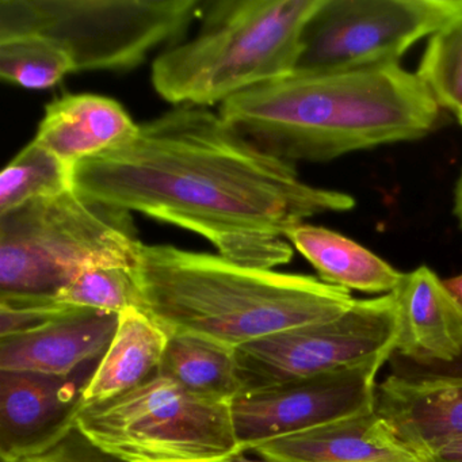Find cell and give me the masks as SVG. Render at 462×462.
Segmentation results:
<instances>
[{
    "mask_svg": "<svg viewBox=\"0 0 462 462\" xmlns=\"http://www.w3.org/2000/svg\"><path fill=\"white\" fill-rule=\"evenodd\" d=\"M71 182L88 199L201 235L218 255L255 269L291 261L285 234L305 218L356 207L350 194L302 182L294 164L256 147L220 115L186 105L72 167Z\"/></svg>",
    "mask_w": 462,
    "mask_h": 462,
    "instance_id": "1",
    "label": "cell"
},
{
    "mask_svg": "<svg viewBox=\"0 0 462 462\" xmlns=\"http://www.w3.org/2000/svg\"><path fill=\"white\" fill-rule=\"evenodd\" d=\"M439 112L418 74L385 64L293 72L232 97L218 115L264 152L294 164L421 139Z\"/></svg>",
    "mask_w": 462,
    "mask_h": 462,
    "instance_id": "2",
    "label": "cell"
},
{
    "mask_svg": "<svg viewBox=\"0 0 462 462\" xmlns=\"http://www.w3.org/2000/svg\"><path fill=\"white\" fill-rule=\"evenodd\" d=\"M131 274L134 307L167 334L199 335L235 348L331 320L356 301L320 278L242 266L218 254L167 245L143 243Z\"/></svg>",
    "mask_w": 462,
    "mask_h": 462,
    "instance_id": "3",
    "label": "cell"
},
{
    "mask_svg": "<svg viewBox=\"0 0 462 462\" xmlns=\"http://www.w3.org/2000/svg\"><path fill=\"white\" fill-rule=\"evenodd\" d=\"M321 0H208L196 37L172 44L151 72L172 105L207 107L293 74Z\"/></svg>",
    "mask_w": 462,
    "mask_h": 462,
    "instance_id": "4",
    "label": "cell"
},
{
    "mask_svg": "<svg viewBox=\"0 0 462 462\" xmlns=\"http://www.w3.org/2000/svg\"><path fill=\"white\" fill-rule=\"evenodd\" d=\"M143 243L132 212L74 188L0 215V294L56 297L93 267L134 269Z\"/></svg>",
    "mask_w": 462,
    "mask_h": 462,
    "instance_id": "5",
    "label": "cell"
},
{
    "mask_svg": "<svg viewBox=\"0 0 462 462\" xmlns=\"http://www.w3.org/2000/svg\"><path fill=\"white\" fill-rule=\"evenodd\" d=\"M231 402L194 396L155 373L115 399L80 405L74 426L121 462H223L243 453Z\"/></svg>",
    "mask_w": 462,
    "mask_h": 462,
    "instance_id": "6",
    "label": "cell"
},
{
    "mask_svg": "<svg viewBox=\"0 0 462 462\" xmlns=\"http://www.w3.org/2000/svg\"><path fill=\"white\" fill-rule=\"evenodd\" d=\"M204 0H0V39L40 34L60 44L75 72L124 71L178 44Z\"/></svg>",
    "mask_w": 462,
    "mask_h": 462,
    "instance_id": "7",
    "label": "cell"
},
{
    "mask_svg": "<svg viewBox=\"0 0 462 462\" xmlns=\"http://www.w3.org/2000/svg\"><path fill=\"white\" fill-rule=\"evenodd\" d=\"M399 334L393 293L356 300L337 318L288 329L236 348L242 392L304 380L391 356Z\"/></svg>",
    "mask_w": 462,
    "mask_h": 462,
    "instance_id": "8",
    "label": "cell"
},
{
    "mask_svg": "<svg viewBox=\"0 0 462 462\" xmlns=\"http://www.w3.org/2000/svg\"><path fill=\"white\" fill-rule=\"evenodd\" d=\"M462 14V0H321L294 72L326 74L399 64L416 42Z\"/></svg>",
    "mask_w": 462,
    "mask_h": 462,
    "instance_id": "9",
    "label": "cell"
},
{
    "mask_svg": "<svg viewBox=\"0 0 462 462\" xmlns=\"http://www.w3.org/2000/svg\"><path fill=\"white\" fill-rule=\"evenodd\" d=\"M389 356L304 380L237 394L231 402L243 453L262 443L375 410L377 378Z\"/></svg>",
    "mask_w": 462,
    "mask_h": 462,
    "instance_id": "10",
    "label": "cell"
},
{
    "mask_svg": "<svg viewBox=\"0 0 462 462\" xmlns=\"http://www.w3.org/2000/svg\"><path fill=\"white\" fill-rule=\"evenodd\" d=\"M91 365L69 377L0 370L2 461L32 453L74 424L83 391L96 370L88 372Z\"/></svg>",
    "mask_w": 462,
    "mask_h": 462,
    "instance_id": "11",
    "label": "cell"
},
{
    "mask_svg": "<svg viewBox=\"0 0 462 462\" xmlns=\"http://www.w3.org/2000/svg\"><path fill=\"white\" fill-rule=\"evenodd\" d=\"M118 318L120 313L74 308L33 331L0 337V370L69 377L104 356Z\"/></svg>",
    "mask_w": 462,
    "mask_h": 462,
    "instance_id": "12",
    "label": "cell"
},
{
    "mask_svg": "<svg viewBox=\"0 0 462 462\" xmlns=\"http://www.w3.org/2000/svg\"><path fill=\"white\" fill-rule=\"evenodd\" d=\"M399 312L394 354L416 366H439L462 356V304L430 267L404 273L393 291Z\"/></svg>",
    "mask_w": 462,
    "mask_h": 462,
    "instance_id": "13",
    "label": "cell"
},
{
    "mask_svg": "<svg viewBox=\"0 0 462 462\" xmlns=\"http://www.w3.org/2000/svg\"><path fill=\"white\" fill-rule=\"evenodd\" d=\"M375 411L399 439L426 456L462 438V381L389 375L377 385Z\"/></svg>",
    "mask_w": 462,
    "mask_h": 462,
    "instance_id": "14",
    "label": "cell"
},
{
    "mask_svg": "<svg viewBox=\"0 0 462 462\" xmlns=\"http://www.w3.org/2000/svg\"><path fill=\"white\" fill-rule=\"evenodd\" d=\"M251 451L269 462H423L375 410L269 440Z\"/></svg>",
    "mask_w": 462,
    "mask_h": 462,
    "instance_id": "15",
    "label": "cell"
},
{
    "mask_svg": "<svg viewBox=\"0 0 462 462\" xmlns=\"http://www.w3.org/2000/svg\"><path fill=\"white\" fill-rule=\"evenodd\" d=\"M137 129L139 125L115 99L67 94L47 105L34 142L72 169L123 145Z\"/></svg>",
    "mask_w": 462,
    "mask_h": 462,
    "instance_id": "16",
    "label": "cell"
},
{
    "mask_svg": "<svg viewBox=\"0 0 462 462\" xmlns=\"http://www.w3.org/2000/svg\"><path fill=\"white\" fill-rule=\"evenodd\" d=\"M285 239L328 285L383 296L393 293L404 278V273L356 240L324 226L299 224L286 232Z\"/></svg>",
    "mask_w": 462,
    "mask_h": 462,
    "instance_id": "17",
    "label": "cell"
},
{
    "mask_svg": "<svg viewBox=\"0 0 462 462\" xmlns=\"http://www.w3.org/2000/svg\"><path fill=\"white\" fill-rule=\"evenodd\" d=\"M169 334L137 307L120 313L117 331L83 391L82 405L126 393L158 372Z\"/></svg>",
    "mask_w": 462,
    "mask_h": 462,
    "instance_id": "18",
    "label": "cell"
},
{
    "mask_svg": "<svg viewBox=\"0 0 462 462\" xmlns=\"http://www.w3.org/2000/svg\"><path fill=\"white\" fill-rule=\"evenodd\" d=\"M156 373L205 399L232 402L242 392L236 348L199 335H169Z\"/></svg>",
    "mask_w": 462,
    "mask_h": 462,
    "instance_id": "19",
    "label": "cell"
},
{
    "mask_svg": "<svg viewBox=\"0 0 462 462\" xmlns=\"http://www.w3.org/2000/svg\"><path fill=\"white\" fill-rule=\"evenodd\" d=\"M71 167L31 142L0 175V215L72 189Z\"/></svg>",
    "mask_w": 462,
    "mask_h": 462,
    "instance_id": "20",
    "label": "cell"
},
{
    "mask_svg": "<svg viewBox=\"0 0 462 462\" xmlns=\"http://www.w3.org/2000/svg\"><path fill=\"white\" fill-rule=\"evenodd\" d=\"M74 72L69 53L48 37L20 34L0 39V78L4 82L45 90Z\"/></svg>",
    "mask_w": 462,
    "mask_h": 462,
    "instance_id": "21",
    "label": "cell"
},
{
    "mask_svg": "<svg viewBox=\"0 0 462 462\" xmlns=\"http://www.w3.org/2000/svg\"><path fill=\"white\" fill-rule=\"evenodd\" d=\"M416 74L440 107L462 112V14L432 34Z\"/></svg>",
    "mask_w": 462,
    "mask_h": 462,
    "instance_id": "22",
    "label": "cell"
},
{
    "mask_svg": "<svg viewBox=\"0 0 462 462\" xmlns=\"http://www.w3.org/2000/svg\"><path fill=\"white\" fill-rule=\"evenodd\" d=\"M56 300L85 310L121 313L134 307V280L129 270L93 267L77 275Z\"/></svg>",
    "mask_w": 462,
    "mask_h": 462,
    "instance_id": "23",
    "label": "cell"
},
{
    "mask_svg": "<svg viewBox=\"0 0 462 462\" xmlns=\"http://www.w3.org/2000/svg\"><path fill=\"white\" fill-rule=\"evenodd\" d=\"M74 308L58 301L56 297L0 294V337L33 331Z\"/></svg>",
    "mask_w": 462,
    "mask_h": 462,
    "instance_id": "24",
    "label": "cell"
},
{
    "mask_svg": "<svg viewBox=\"0 0 462 462\" xmlns=\"http://www.w3.org/2000/svg\"><path fill=\"white\" fill-rule=\"evenodd\" d=\"M58 437L53 438L50 442L45 443L44 446L36 448L32 453L18 457V458L10 459V461L2 462H75L69 457V454L64 450L63 446L59 442Z\"/></svg>",
    "mask_w": 462,
    "mask_h": 462,
    "instance_id": "25",
    "label": "cell"
},
{
    "mask_svg": "<svg viewBox=\"0 0 462 462\" xmlns=\"http://www.w3.org/2000/svg\"><path fill=\"white\" fill-rule=\"evenodd\" d=\"M405 374L418 375V377L442 378V380L462 381V356L457 361L439 366H416L412 365Z\"/></svg>",
    "mask_w": 462,
    "mask_h": 462,
    "instance_id": "26",
    "label": "cell"
},
{
    "mask_svg": "<svg viewBox=\"0 0 462 462\" xmlns=\"http://www.w3.org/2000/svg\"><path fill=\"white\" fill-rule=\"evenodd\" d=\"M423 462H462V438L421 457Z\"/></svg>",
    "mask_w": 462,
    "mask_h": 462,
    "instance_id": "27",
    "label": "cell"
},
{
    "mask_svg": "<svg viewBox=\"0 0 462 462\" xmlns=\"http://www.w3.org/2000/svg\"><path fill=\"white\" fill-rule=\"evenodd\" d=\"M454 215L462 228V170L459 172L458 180H457L456 191H454Z\"/></svg>",
    "mask_w": 462,
    "mask_h": 462,
    "instance_id": "28",
    "label": "cell"
},
{
    "mask_svg": "<svg viewBox=\"0 0 462 462\" xmlns=\"http://www.w3.org/2000/svg\"><path fill=\"white\" fill-rule=\"evenodd\" d=\"M445 283L446 286H448V291H450L451 293L456 296V299L462 304V274L445 280Z\"/></svg>",
    "mask_w": 462,
    "mask_h": 462,
    "instance_id": "29",
    "label": "cell"
},
{
    "mask_svg": "<svg viewBox=\"0 0 462 462\" xmlns=\"http://www.w3.org/2000/svg\"><path fill=\"white\" fill-rule=\"evenodd\" d=\"M223 462H269L266 459H250L245 456V453L237 454V456L232 457V458L226 459V461Z\"/></svg>",
    "mask_w": 462,
    "mask_h": 462,
    "instance_id": "30",
    "label": "cell"
},
{
    "mask_svg": "<svg viewBox=\"0 0 462 462\" xmlns=\"http://www.w3.org/2000/svg\"><path fill=\"white\" fill-rule=\"evenodd\" d=\"M457 118H458L459 125L462 126V112H459L458 115H457Z\"/></svg>",
    "mask_w": 462,
    "mask_h": 462,
    "instance_id": "31",
    "label": "cell"
}]
</instances>
